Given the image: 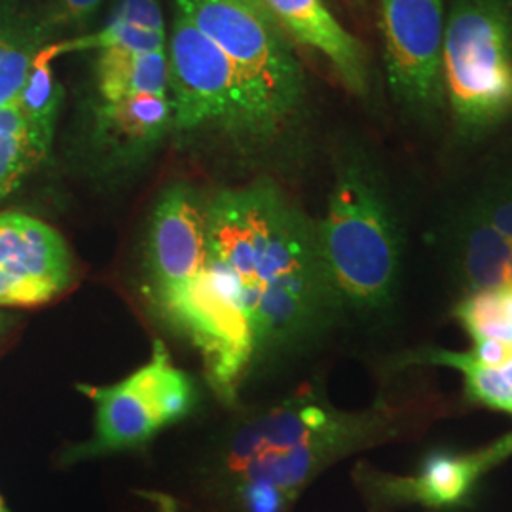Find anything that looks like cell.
Listing matches in <instances>:
<instances>
[{
    "instance_id": "obj_1",
    "label": "cell",
    "mask_w": 512,
    "mask_h": 512,
    "mask_svg": "<svg viewBox=\"0 0 512 512\" xmlns=\"http://www.w3.org/2000/svg\"><path fill=\"white\" fill-rule=\"evenodd\" d=\"M446 410L435 393L406 384L361 410L300 391L239 423L205 469V492L224 512H291L338 461L406 439Z\"/></svg>"
},
{
    "instance_id": "obj_2",
    "label": "cell",
    "mask_w": 512,
    "mask_h": 512,
    "mask_svg": "<svg viewBox=\"0 0 512 512\" xmlns=\"http://www.w3.org/2000/svg\"><path fill=\"white\" fill-rule=\"evenodd\" d=\"M207 245L234 285L256 357L308 344L342 313L317 222L272 181L222 190L207 202Z\"/></svg>"
},
{
    "instance_id": "obj_3",
    "label": "cell",
    "mask_w": 512,
    "mask_h": 512,
    "mask_svg": "<svg viewBox=\"0 0 512 512\" xmlns=\"http://www.w3.org/2000/svg\"><path fill=\"white\" fill-rule=\"evenodd\" d=\"M317 234L342 313L389 321L403 293L406 230L384 171L365 152L338 158Z\"/></svg>"
},
{
    "instance_id": "obj_4",
    "label": "cell",
    "mask_w": 512,
    "mask_h": 512,
    "mask_svg": "<svg viewBox=\"0 0 512 512\" xmlns=\"http://www.w3.org/2000/svg\"><path fill=\"white\" fill-rule=\"evenodd\" d=\"M442 84L465 145L512 116V0H454L442 40Z\"/></svg>"
},
{
    "instance_id": "obj_5",
    "label": "cell",
    "mask_w": 512,
    "mask_h": 512,
    "mask_svg": "<svg viewBox=\"0 0 512 512\" xmlns=\"http://www.w3.org/2000/svg\"><path fill=\"white\" fill-rule=\"evenodd\" d=\"M93 403L92 437L67 452V463L105 458L148 444L186 418L196 404V384L173 363L162 340L152 344L145 365L110 385H78Z\"/></svg>"
},
{
    "instance_id": "obj_6",
    "label": "cell",
    "mask_w": 512,
    "mask_h": 512,
    "mask_svg": "<svg viewBox=\"0 0 512 512\" xmlns=\"http://www.w3.org/2000/svg\"><path fill=\"white\" fill-rule=\"evenodd\" d=\"M188 19L238 69L281 128L300 107L304 76L274 19L243 0H175Z\"/></svg>"
},
{
    "instance_id": "obj_7",
    "label": "cell",
    "mask_w": 512,
    "mask_h": 512,
    "mask_svg": "<svg viewBox=\"0 0 512 512\" xmlns=\"http://www.w3.org/2000/svg\"><path fill=\"white\" fill-rule=\"evenodd\" d=\"M167 59L173 126L194 129L217 124L256 137H268L279 129L232 61L179 14Z\"/></svg>"
},
{
    "instance_id": "obj_8",
    "label": "cell",
    "mask_w": 512,
    "mask_h": 512,
    "mask_svg": "<svg viewBox=\"0 0 512 512\" xmlns=\"http://www.w3.org/2000/svg\"><path fill=\"white\" fill-rule=\"evenodd\" d=\"M511 458L512 448L501 435L475 450H431L406 475L382 471L361 461L353 469V482L370 512H397L416 507L454 511L465 507L482 480Z\"/></svg>"
},
{
    "instance_id": "obj_9",
    "label": "cell",
    "mask_w": 512,
    "mask_h": 512,
    "mask_svg": "<svg viewBox=\"0 0 512 512\" xmlns=\"http://www.w3.org/2000/svg\"><path fill=\"white\" fill-rule=\"evenodd\" d=\"M442 0H380L385 67L395 101L420 122L439 120L442 84Z\"/></svg>"
},
{
    "instance_id": "obj_10",
    "label": "cell",
    "mask_w": 512,
    "mask_h": 512,
    "mask_svg": "<svg viewBox=\"0 0 512 512\" xmlns=\"http://www.w3.org/2000/svg\"><path fill=\"white\" fill-rule=\"evenodd\" d=\"M73 279V256L55 228L25 213H0V308L46 304Z\"/></svg>"
},
{
    "instance_id": "obj_11",
    "label": "cell",
    "mask_w": 512,
    "mask_h": 512,
    "mask_svg": "<svg viewBox=\"0 0 512 512\" xmlns=\"http://www.w3.org/2000/svg\"><path fill=\"white\" fill-rule=\"evenodd\" d=\"M207 260V203L192 186L171 184L148 222L145 270L152 304L200 274Z\"/></svg>"
},
{
    "instance_id": "obj_12",
    "label": "cell",
    "mask_w": 512,
    "mask_h": 512,
    "mask_svg": "<svg viewBox=\"0 0 512 512\" xmlns=\"http://www.w3.org/2000/svg\"><path fill=\"white\" fill-rule=\"evenodd\" d=\"M279 27L323 55L346 90L357 97L370 92V61L363 42L334 18L325 0H264Z\"/></svg>"
},
{
    "instance_id": "obj_13",
    "label": "cell",
    "mask_w": 512,
    "mask_h": 512,
    "mask_svg": "<svg viewBox=\"0 0 512 512\" xmlns=\"http://www.w3.org/2000/svg\"><path fill=\"white\" fill-rule=\"evenodd\" d=\"M414 368H450L458 372L465 397L512 418V346L473 342L469 349L420 346L389 361L391 372Z\"/></svg>"
},
{
    "instance_id": "obj_14",
    "label": "cell",
    "mask_w": 512,
    "mask_h": 512,
    "mask_svg": "<svg viewBox=\"0 0 512 512\" xmlns=\"http://www.w3.org/2000/svg\"><path fill=\"white\" fill-rule=\"evenodd\" d=\"M171 126L167 95H131L95 110L93 141L110 164H131L156 147Z\"/></svg>"
},
{
    "instance_id": "obj_15",
    "label": "cell",
    "mask_w": 512,
    "mask_h": 512,
    "mask_svg": "<svg viewBox=\"0 0 512 512\" xmlns=\"http://www.w3.org/2000/svg\"><path fill=\"white\" fill-rule=\"evenodd\" d=\"M52 35L40 4L0 0V109L18 101L35 57Z\"/></svg>"
},
{
    "instance_id": "obj_16",
    "label": "cell",
    "mask_w": 512,
    "mask_h": 512,
    "mask_svg": "<svg viewBox=\"0 0 512 512\" xmlns=\"http://www.w3.org/2000/svg\"><path fill=\"white\" fill-rule=\"evenodd\" d=\"M97 88L103 103H114L131 95H167V54L126 48L101 50L97 59Z\"/></svg>"
},
{
    "instance_id": "obj_17",
    "label": "cell",
    "mask_w": 512,
    "mask_h": 512,
    "mask_svg": "<svg viewBox=\"0 0 512 512\" xmlns=\"http://www.w3.org/2000/svg\"><path fill=\"white\" fill-rule=\"evenodd\" d=\"M454 200L512 251V154L482 165Z\"/></svg>"
},
{
    "instance_id": "obj_18",
    "label": "cell",
    "mask_w": 512,
    "mask_h": 512,
    "mask_svg": "<svg viewBox=\"0 0 512 512\" xmlns=\"http://www.w3.org/2000/svg\"><path fill=\"white\" fill-rule=\"evenodd\" d=\"M55 57H59L55 42L46 44L38 52L29 78L16 101L33 139L46 154L50 152L54 141L57 114L63 101V90L52 71V61Z\"/></svg>"
},
{
    "instance_id": "obj_19",
    "label": "cell",
    "mask_w": 512,
    "mask_h": 512,
    "mask_svg": "<svg viewBox=\"0 0 512 512\" xmlns=\"http://www.w3.org/2000/svg\"><path fill=\"white\" fill-rule=\"evenodd\" d=\"M452 319L473 342L512 346V279L463 294L452 306Z\"/></svg>"
},
{
    "instance_id": "obj_20",
    "label": "cell",
    "mask_w": 512,
    "mask_h": 512,
    "mask_svg": "<svg viewBox=\"0 0 512 512\" xmlns=\"http://www.w3.org/2000/svg\"><path fill=\"white\" fill-rule=\"evenodd\" d=\"M46 156L33 139L18 103L0 109V200L12 194Z\"/></svg>"
},
{
    "instance_id": "obj_21",
    "label": "cell",
    "mask_w": 512,
    "mask_h": 512,
    "mask_svg": "<svg viewBox=\"0 0 512 512\" xmlns=\"http://www.w3.org/2000/svg\"><path fill=\"white\" fill-rule=\"evenodd\" d=\"M57 54L86 52V50H109V48H126L133 52H165V33L141 29L128 23L107 21V25L84 37L71 38L65 42H55Z\"/></svg>"
},
{
    "instance_id": "obj_22",
    "label": "cell",
    "mask_w": 512,
    "mask_h": 512,
    "mask_svg": "<svg viewBox=\"0 0 512 512\" xmlns=\"http://www.w3.org/2000/svg\"><path fill=\"white\" fill-rule=\"evenodd\" d=\"M103 0H46L42 4L50 27L61 29H82L92 21Z\"/></svg>"
},
{
    "instance_id": "obj_23",
    "label": "cell",
    "mask_w": 512,
    "mask_h": 512,
    "mask_svg": "<svg viewBox=\"0 0 512 512\" xmlns=\"http://www.w3.org/2000/svg\"><path fill=\"white\" fill-rule=\"evenodd\" d=\"M109 21L128 23L141 29L165 33L164 14L160 0H116Z\"/></svg>"
},
{
    "instance_id": "obj_24",
    "label": "cell",
    "mask_w": 512,
    "mask_h": 512,
    "mask_svg": "<svg viewBox=\"0 0 512 512\" xmlns=\"http://www.w3.org/2000/svg\"><path fill=\"white\" fill-rule=\"evenodd\" d=\"M346 2V6H348L349 10H353V12H357V14H365L366 8H368V0H344Z\"/></svg>"
},
{
    "instance_id": "obj_25",
    "label": "cell",
    "mask_w": 512,
    "mask_h": 512,
    "mask_svg": "<svg viewBox=\"0 0 512 512\" xmlns=\"http://www.w3.org/2000/svg\"><path fill=\"white\" fill-rule=\"evenodd\" d=\"M243 2H247L249 6H253L255 8L256 12H260L262 16H266V18L274 19L272 18V14H270V10L266 8V4H264V0H243ZM275 21V19H274Z\"/></svg>"
},
{
    "instance_id": "obj_26",
    "label": "cell",
    "mask_w": 512,
    "mask_h": 512,
    "mask_svg": "<svg viewBox=\"0 0 512 512\" xmlns=\"http://www.w3.org/2000/svg\"><path fill=\"white\" fill-rule=\"evenodd\" d=\"M6 321H8V319H6L4 315H0V336H2L4 330H6Z\"/></svg>"
},
{
    "instance_id": "obj_27",
    "label": "cell",
    "mask_w": 512,
    "mask_h": 512,
    "mask_svg": "<svg viewBox=\"0 0 512 512\" xmlns=\"http://www.w3.org/2000/svg\"><path fill=\"white\" fill-rule=\"evenodd\" d=\"M0 512H6V507H4V501H2V497H0Z\"/></svg>"
},
{
    "instance_id": "obj_28",
    "label": "cell",
    "mask_w": 512,
    "mask_h": 512,
    "mask_svg": "<svg viewBox=\"0 0 512 512\" xmlns=\"http://www.w3.org/2000/svg\"><path fill=\"white\" fill-rule=\"evenodd\" d=\"M507 435H509V439L512 440V431H509V433H507Z\"/></svg>"
}]
</instances>
